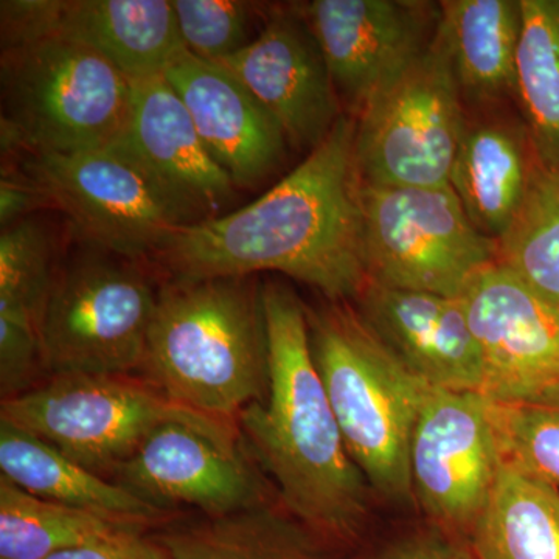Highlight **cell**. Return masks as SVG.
<instances>
[{
  "label": "cell",
  "instance_id": "1",
  "mask_svg": "<svg viewBox=\"0 0 559 559\" xmlns=\"http://www.w3.org/2000/svg\"><path fill=\"white\" fill-rule=\"evenodd\" d=\"M168 277H250L280 272L333 301L369 283L356 119L344 114L318 148L259 200L180 227L154 253Z\"/></svg>",
  "mask_w": 559,
  "mask_h": 559
},
{
  "label": "cell",
  "instance_id": "2",
  "mask_svg": "<svg viewBox=\"0 0 559 559\" xmlns=\"http://www.w3.org/2000/svg\"><path fill=\"white\" fill-rule=\"evenodd\" d=\"M263 300L270 389L238 415V429L280 503L333 549L355 547L377 498L349 457L312 358L307 307L278 282L263 283Z\"/></svg>",
  "mask_w": 559,
  "mask_h": 559
},
{
  "label": "cell",
  "instance_id": "3",
  "mask_svg": "<svg viewBox=\"0 0 559 559\" xmlns=\"http://www.w3.org/2000/svg\"><path fill=\"white\" fill-rule=\"evenodd\" d=\"M139 373L173 403L237 423L270 389L263 285L255 275L168 278Z\"/></svg>",
  "mask_w": 559,
  "mask_h": 559
},
{
  "label": "cell",
  "instance_id": "4",
  "mask_svg": "<svg viewBox=\"0 0 559 559\" xmlns=\"http://www.w3.org/2000/svg\"><path fill=\"white\" fill-rule=\"evenodd\" d=\"M353 301L307 307L312 358L349 457L374 498L414 502L411 443L430 389L373 333Z\"/></svg>",
  "mask_w": 559,
  "mask_h": 559
},
{
  "label": "cell",
  "instance_id": "5",
  "mask_svg": "<svg viewBox=\"0 0 559 559\" xmlns=\"http://www.w3.org/2000/svg\"><path fill=\"white\" fill-rule=\"evenodd\" d=\"M2 150L72 154L116 142L131 81L100 53L62 38L2 50Z\"/></svg>",
  "mask_w": 559,
  "mask_h": 559
},
{
  "label": "cell",
  "instance_id": "6",
  "mask_svg": "<svg viewBox=\"0 0 559 559\" xmlns=\"http://www.w3.org/2000/svg\"><path fill=\"white\" fill-rule=\"evenodd\" d=\"M0 421L33 433L94 473H116L154 430L170 423L237 428L186 409L131 374H51L2 400Z\"/></svg>",
  "mask_w": 559,
  "mask_h": 559
},
{
  "label": "cell",
  "instance_id": "7",
  "mask_svg": "<svg viewBox=\"0 0 559 559\" xmlns=\"http://www.w3.org/2000/svg\"><path fill=\"white\" fill-rule=\"evenodd\" d=\"M21 171L46 209L62 213L94 249L151 260L193 216L119 142L72 154H27Z\"/></svg>",
  "mask_w": 559,
  "mask_h": 559
},
{
  "label": "cell",
  "instance_id": "8",
  "mask_svg": "<svg viewBox=\"0 0 559 559\" xmlns=\"http://www.w3.org/2000/svg\"><path fill=\"white\" fill-rule=\"evenodd\" d=\"M139 264L97 250L58 270L38 323L47 371L140 370L157 289Z\"/></svg>",
  "mask_w": 559,
  "mask_h": 559
},
{
  "label": "cell",
  "instance_id": "9",
  "mask_svg": "<svg viewBox=\"0 0 559 559\" xmlns=\"http://www.w3.org/2000/svg\"><path fill=\"white\" fill-rule=\"evenodd\" d=\"M362 207L369 282L460 297L499 259V242L474 227L451 186L362 183Z\"/></svg>",
  "mask_w": 559,
  "mask_h": 559
},
{
  "label": "cell",
  "instance_id": "10",
  "mask_svg": "<svg viewBox=\"0 0 559 559\" xmlns=\"http://www.w3.org/2000/svg\"><path fill=\"white\" fill-rule=\"evenodd\" d=\"M465 102L439 31L432 44L356 117V162L367 186H450Z\"/></svg>",
  "mask_w": 559,
  "mask_h": 559
},
{
  "label": "cell",
  "instance_id": "11",
  "mask_svg": "<svg viewBox=\"0 0 559 559\" xmlns=\"http://www.w3.org/2000/svg\"><path fill=\"white\" fill-rule=\"evenodd\" d=\"M409 466L414 502L428 524L469 543L502 468L487 396L430 388Z\"/></svg>",
  "mask_w": 559,
  "mask_h": 559
},
{
  "label": "cell",
  "instance_id": "12",
  "mask_svg": "<svg viewBox=\"0 0 559 559\" xmlns=\"http://www.w3.org/2000/svg\"><path fill=\"white\" fill-rule=\"evenodd\" d=\"M460 299L480 353L481 395L559 406V310L499 261Z\"/></svg>",
  "mask_w": 559,
  "mask_h": 559
},
{
  "label": "cell",
  "instance_id": "13",
  "mask_svg": "<svg viewBox=\"0 0 559 559\" xmlns=\"http://www.w3.org/2000/svg\"><path fill=\"white\" fill-rule=\"evenodd\" d=\"M299 10L353 119L428 49L440 24V3L417 0H314Z\"/></svg>",
  "mask_w": 559,
  "mask_h": 559
},
{
  "label": "cell",
  "instance_id": "14",
  "mask_svg": "<svg viewBox=\"0 0 559 559\" xmlns=\"http://www.w3.org/2000/svg\"><path fill=\"white\" fill-rule=\"evenodd\" d=\"M238 430L162 426L117 468L114 481L157 509L191 507L207 518L270 503L266 484L241 450Z\"/></svg>",
  "mask_w": 559,
  "mask_h": 559
},
{
  "label": "cell",
  "instance_id": "15",
  "mask_svg": "<svg viewBox=\"0 0 559 559\" xmlns=\"http://www.w3.org/2000/svg\"><path fill=\"white\" fill-rule=\"evenodd\" d=\"M10 43L62 38L90 47L131 81L164 75L186 50L173 0H10Z\"/></svg>",
  "mask_w": 559,
  "mask_h": 559
},
{
  "label": "cell",
  "instance_id": "16",
  "mask_svg": "<svg viewBox=\"0 0 559 559\" xmlns=\"http://www.w3.org/2000/svg\"><path fill=\"white\" fill-rule=\"evenodd\" d=\"M218 64L270 110L296 150L318 148L345 114L299 7L267 11L257 38Z\"/></svg>",
  "mask_w": 559,
  "mask_h": 559
},
{
  "label": "cell",
  "instance_id": "17",
  "mask_svg": "<svg viewBox=\"0 0 559 559\" xmlns=\"http://www.w3.org/2000/svg\"><path fill=\"white\" fill-rule=\"evenodd\" d=\"M164 76L189 110L210 156L237 190L255 189L285 164V132L229 70L186 49Z\"/></svg>",
  "mask_w": 559,
  "mask_h": 559
},
{
  "label": "cell",
  "instance_id": "18",
  "mask_svg": "<svg viewBox=\"0 0 559 559\" xmlns=\"http://www.w3.org/2000/svg\"><path fill=\"white\" fill-rule=\"evenodd\" d=\"M130 109L116 142L148 170L197 223L224 215L237 197L210 156L179 95L164 75L132 81Z\"/></svg>",
  "mask_w": 559,
  "mask_h": 559
},
{
  "label": "cell",
  "instance_id": "19",
  "mask_svg": "<svg viewBox=\"0 0 559 559\" xmlns=\"http://www.w3.org/2000/svg\"><path fill=\"white\" fill-rule=\"evenodd\" d=\"M353 304L382 344L429 388L480 392V353L460 297L369 282Z\"/></svg>",
  "mask_w": 559,
  "mask_h": 559
},
{
  "label": "cell",
  "instance_id": "20",
  "mask_svg": "<svg viewBox=\"0 0 559 559\" xmlns=\"http://www.w3.org/2000/svg\"><path fill=\"white\" fill-rule=\"evenodd\" d=\"M538 164L524 121L489 109L484 119H466L450 186L474 227L499 242L521 212Z\"/></svg>",
  "mask_w": 559,
  "mask_h": 559
},
{
  "label": "cell",
  "instance_id": "21",
  "mask_svg": "<svg viewBox=\"0 0 559 559\" xmlns=\"http://www.w3.org/2000/svg\"><path fill=\"white\" fill-rule=\"evenodd\" d=\"M521 0H444L439 33L463 102L481 110L514 100Z\"/></svg>",
  "mask_w": 559,
  "mask_h": 559
},
{
  "label": "cell",
  "instance_id": "22",
  "mask_svg": "<svg viewBox=\"0 0 559 559\" xmlns=\"http://www.w3.org/2000/svg\"><path fill=\"white\" fill-rule=\"evenodd\" d=\"M0 471L36 498L151 527L167 520L157 509L117 481L84 468L33 433L0 421Z\"/></svg>",
  "mask_w": 559,
  "mask_h": 559
},
{
  "label": "cell",
  "instance_id": "23",
  "mask_svg": "<svg viewBox=\"0 0 559 559\" xmlns=\"http://www.w3.org/2000/svg\"><path fill=\"white\" fill-rule=\"evenodd\" d=\"M156 539L170 559H334L336 550L272 502L168 528Z\"/></svg>",
  "mask_w": 559,
  "mask_h": 559
},
{
  "label": "cell",
  "instance_id": "24",
  "mask_svg": "<svg viewBox=\"0 0 559 559\" xmlns=\"http://www.w3.org/2000/svg\"><path fill=\"white\" fill-rule=\"evenodd\" d=\"M469 544L479 559H559V488L502 466Z\"/></svg>",
  "mask_w": 559,
  "mask_h": 559
},
{
  "label": "cell",
  "instance_id": "25",
  "mask_svg": "<svg viewBox=\"0 0 559 559\" xmlns=\"http://www.w3.org/2000/svg\"><path fill=\"white\" fill-rule=\"evenodd\" d=\"M514 100L536 159L559 173V0H521Z\"/></svg>",
  "mask_w": 559,
  "mask_h": 559
},
{
  "label": "cell",
  "instance_id": "26",
  "mask_svg": "<svg viewBox=\"0 0 559 559\" xmlns=\"http://www.w3.org/2000/svg\"><path fill=\"white\" fill-rule=\"evenodd\" d=\"M132 530L146 527L36 498L0 476V559H47Z\"/></svg>",
  "mask_w": 559,
  "mask_h": 559
},
{
  "label": "cell",
  "instance_id": "27",
  "mask_svg": "<svg viewBox=\"0 0 559 559\" xmlns=\"http://www.w3.org/2000/svg\"><path fill=\"white\" fill-rule=\"evenodd\" d=\"M498 261L559 310V173L538 164Z\"/></svg>",
  "mask_w": 559,
  "mask_h": 559
},
{
  "label": "cell",
  "instance_id": "28",
  "mask_svg": "<svg viewBox=\"0 0 559 559\" xmlns=\"http://www.w3.org/2000/svg\"><path fill=\"white\" fill-rule=\"evenodd\" d=\"M58 270L57 240L43 221L28 216L3 227L0 235V319L38 330Z\"/></svg>",
  "mask_w": 559,
  "mask_h": 559
},
{
  "label": "cell",
  "instance_id": "29",
  "mask_svg": "<svg viewBox=\"0 0 559 559\" xmlns=\"http://www.w3.org/2000/svg\"><path fill=\"white\" fill-rule=\"evenodd\" d=\"M489 404L502 466L559 488V406Z\"/></svg>",
  "mask_w": 559,
  "mask_h": 559
},
{
  "label": "cell",
  "instance_id": "30",
  "mask_svg": "<svg viewBox=\"0 0 559 559\" xmlns=\"http://www.w3.org/2000/svg\"><path fill=\"white\" fill-rule=\"evenodd\" d=\"M183 46L202 60L219 62L248 47L260 7L241 0H173Z\"/></svg>",
  "mask_w": 559,
  "mask_h": 559
},
{
  "label": "cell",
  "instance_id": "31",
  "mask_svg": "<svg viewBox=\"0 0 559 559\" xmlns=\"http://www.w3.org/2000/svg\"><path fill=\"white\" fill-rule=\"evenodd\" d=\"M44 366L38 330L14 320L0 319V390L2 400L33 389Z\"/></svg>",
  "mask_w": 559,
  "mask_h": 559
},
{
  "label": "cell",
  "instance_id": "32",
  "mask_svg": "<svg viewBox=\"0 0 559 559\" xmlns=\"http://www.w3.org/2000/svg\"><path fill=\"white\" fill-rule=\"evenodd\" d=\"M371 559H479L468 540L436 525L411 530L381 547Z\"/></svg>",
  "mask_w": 559,
  "mask_h": 559
},
{
  "label": "cell",
  "instance_id": "33",
  "mask_svg": "<svg viewBox=\"0 0 559 559\" xmlns=\"http://www.w3.org/2000/svg\"><path fill=\"white\" fill-rule=\"evenodd\" d=\"M143 533L145 530H132L112 538L60 551L47 559H170L156 536L150 538Z\"/></svg>",
  "mask_w": 559,
  "mask_h": 559
},
{
  "label": "cell",
  "instance_id": "34",
  "mask_svg": "<svg viewBox=\"0 0 559 559\" xmlns=\"http://www.w3.org/2000/svg\"><path fill=\"white\" fill-rule=\"evenodd\" d=\"M38 209H46L39 191L32 180L20 171L3 170L0 182V223L9 227L17 221L28 218Z\"/></svg>",
  "mask_w": 559,
  "mask_h": 559
}]
</instances>
